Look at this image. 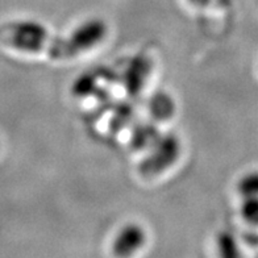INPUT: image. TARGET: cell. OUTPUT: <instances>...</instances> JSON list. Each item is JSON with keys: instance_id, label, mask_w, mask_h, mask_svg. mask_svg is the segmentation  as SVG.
<instances>
[{"instance_id": "6da1fadb", "label": "cell", "mask_w": 258, "mask_h": 258, "mask_svg": "<svg viewBox=\"0 0 258 258\" xmlns=\"http://www.w3.org/2000/svg\"><path fill=\"white\" fill-rule=\"evenodd\" d=\"M108 27L102 19H90L64 37L48 38L44 53L53 59H72L91 50L105 38Z\"/></svg>"}, {"instance_id": "7a4b0ae2", "label": "cell", "mask_w": 258, "mask_h": 258, "mask_svg": "<svg viewBox=\"0 0 258 258\" xmlns=\"http://www.w3.org/2000/svg\"><path fill=\"white\" fill-rule=\"evenodd\" d=\"M2 37L16 50L44 53L50 33L44 24L34 20H19L3 27Z\"/></svg>"}, {"instance_id": "3957f363", "label": "cell", "mask_w": 258, "mask_h": 258, "mask_svg": "<svg viewBox=\"0 0 258 258\" xmlns=\"http://www.w3.org/2000/svg\"><path fill=\"white\" fill-rule=\"evenodd\" d=\"M182 145L177 135L166 133L161 135L153 146L150 148L149 154L141 161L139 173L144 178H153L166 171L177 162L180 156Z\"/></svg>"}, {"instance_id": "277c9868", "label": "cell", "mask_w": 258, "mask_h": 258, "mask_svg": "<svg viewBox=\"0 0 258 258\" xmlns=\"http://www.w3.org/2000/svg\"><path fill=\"white\" fill-rule=\"evenodd\" d=\"M146 242V232L139 224H126L116 234L112 242L113 254L129 257L143 248Z\"/></svg>"}, {"instance_id": "5b68a950", "label": "cell", "mask_w": 258, "mask_h": 258, "mask_svg": "<svg viewBox=\"0 0 258 258\" xmlns=\"http://www.w3.org/2000/svg\"><path fill=\"white\" fill-rule=\"evenodd\" d=\"M150 74V59L144 55H137L131 61L124 77L125 89L131 96L140 95L143 92L148 77Z\"/></svg>"}, {"instance_id": "8992f818", "label": "cell", "mask_w": 258, "mask_h": 258, "mask_svg": "<svg viewBox=\"0 0 258 258\" xmlns=\"http://www.w3.org/2000/svg\"><path fill=\"white\" fill-rule=\"evenodd\" d=\"M149 112L153 119L165 121L175 113V103L166 92H157L149 100Z\"/></svg>"}, {"instance_id": "52a82bcc", "label": "cell", "mask_w": 258, "mask_h": 258, "mask_svg": "<svg viewBox=\"0 0 258 258\" xmlns=\"http://www.w3.org/2000/svg\"><path fill=\"white\" fill-rule=\"evenodd\" d=\"M160 133L158 129L152 122H145V124H140L139 126L135 128L132 133V143L135 149H150L157 140L160 139Z\"/></svg>"}, {"instance_id": "ba28073f", "label": "cell", "mask_w": 258, "mask_h": 258, "mask_svg": "<svg viewBox=\"0 0 258 258\" xmlns=\"http://www.w3.org/2000/svg\"><path fill=\"white\" fill-rule=\"evenodd\" d=\"M216 245H218L219 254L225 258H236L241 255V251L238 248V244L233 234L229 232H220L216 238Z\"/></svg>"}, {"instance_id": "9c48e42d", "label": "cell", "mask_w": 258, "mask_h": 258, "mask_svg": "<svg viewBox=\"0 0 258 258\" xmlns=\"http://www.w3.org/2000/svg\"><path fill=\"white\" fill-rule=\"evenodd\" d=\"M237 191L242 198L258 197V171L246 174L238 180Z\"/></svg>"}, {"instance_id": "30bf717a", "label": "cell", "mask_w": 258, "mask_h": 258, "mask_svg": "<svg viewBox=\"0 0 258 258\" xmlns=\"http://www.w3.org/2000/svg\"><path fill=\"white\" fill-rule=\"evenodd\" d=\"M241 218L251 225H258V197L244 198L241 203Z\"/></svg>"}, {"instance_id": "8fae6325", "label": "cell", "mask_w": 258, "mask_h": 258, "mask_svg": "<svg viewBox=\"0 0 258 258\" xmlns=\"http://www.w3.org/2000/svg\"><path fill=\"white\" fill-rule=\"evenodd\" d=\"M190 2L198 7H204V6H207L210 0H190Z\"/></svg>"}]
</instances>
